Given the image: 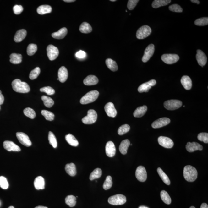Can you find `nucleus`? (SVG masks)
<instances>
[{"label":"nucleus","mask_w":208,"mask_h":208,"mask_svg":"<svg viewBox=\"0 0 208 208\" xmlns=\"http://www.w3.org/2000/svg\"><path fill=\"white\" fill-rule=\"evenodd\" d=\"M79 30L81 33L88 34L92 31V28L89 24L86 22H83L80 25Z\"/></svg>","instance_id":"33"},{"label":"nucleus","mask_w":208,"mask_h":208,"mask_svg":"<svg viewBox=\"0 0 208 208\" xmlns=\"http://www.w3.org/2000/svg\"><path fill=\"white\" fill-rule=\"evenodd\" d=\"M156 80L152 79L145 83H143L139 86L138 89V91L140 93L143 92H148L151 87L155 86L156 84Z\"/></svg>","instance_id":"15"},{"label":"nucleus","mask_w":208,"mask_h":208,"mask_svg":"<svg viewBox=\"0 0 208 208\" xmlns=\"http://www.w3.org/2000/svg\"><path fill=\"white\" fill-rule=\"evenodd\" d=\"M75 0H64V1L66 3H72L75 1Z\"/></svg>","instance_id":"59"},{"label":"nucleus","mask_w":208,"mask_h":208,"mask_svg":"<svg viewBox=\"0 0 208 208\" xmlns=\"http://www.w3.org/2000/svg\"><path fill=\"white\" fill-rule=\"evenodd\" d=\"M170 0H155L153 1L152 4L153 8H156L161 6H164L167 5L171 3Z\"/></svg>","instance_id":"32"},{"label":"nucleus","mask_w":208,"mask_h":208,"mask_svg":"<svg viewBox=\"0 0 208 208\" xmlns=\"http://www.w3.org/2000/svg\"><path fill=\"white\" fill-rule=\"evenodd\" d=\"M130 127L128 124H123L121 126L118 130V133L120 135H123L128 132L130 130Z\"/></svg>","instance_id":"44"},{"label":"nucleus","mask_w":208,"mask_h":208,"mask_svg":"<svg viewBox=\"0 0 208 208\" xmlns=\"http://www.w3.org/2000/svg\"><path fill=\"white\" fill-rule=\"evenodd\" d=\"M37 11L39 14L43 15L52 12V8L49 5H42L37 8Z\"/></svg>","instance_id":"30"},{"label":"nucleus","mask_w":208,"mask_h":208,"mask_svg":"<svg viewBox=\"0 0 208 208\" xmlns=\"http://www.w3.org/2000/svg\"><path fill=\"white\" fill-rule=\"evenodd\" d=\"M110 1L115 2V1H116V0H110Z\"/></svg>","instance_id":"63"},{"label":"nucleus","mask_w":208,"mask_h":208,"mask_svg":"<svg viewBox=\"0 0 208 208\" xmlns=\"http://www.w3.org/2000/svg\"><path fill=\"white\" fill-rule=\"evenodd\" d=\"M200 208H208V205L205 203H204L201 205Z\"/></svg>","instance_id":"57"},{"label":"nucleus","mask_w":208,"mask_h":208,"mask_svg":"<svg viewBox=\"0 0 208 208\" xmlns=\"http://www.w3.org/2000/svg\"><path fill=\"white\" fill-rule=\"evenodd\" d=\"M199 140L203 141L205 144L208 143V134L207 133H201L197 136Z\"/></svg>","instance_id":"50"},{"label":"nucleus","mask_w":208,"mask_h":208,"mask_svg":"<svg viewBox=\"0 0 208 208\" xmlns=\"http://www.w3.org/2000/svg\"><path fill=\"white\" fill-rule=\"evenodd\" d=\"M127 202V199L125 196L122 194H117L111 196L108 199L109 203L112 205H122Z\"/></svg>","instance_id":"4"},{"label":"nucleus","mask_w":208,"mask_h":208,"mask_svg":"<svg viewBox=\"0 0 208 208\" xmlns=\"http://www.w3.org/2000/svg\"><path fill=\"white\" fill-rule=\"evenodd\" d=\"M76 56L79 59L84 58L86 56V53L84 51L80 50L76 53Z\"/></svg>","instance_id":"55"},{"label":"nucleus","mask_w":208,"mask_h":208,"mask_svg":"<svg viewBox=\"0 0 208 208\" xmlns=\"http://www.w3.org/2000/svg\"><path fill=\"white\" fill-rule=\"evenodd\" d=\"M195 24L198 26H205L208 25V18L204 17L198 19L195 21Z\"/></svg>","instance_id":"47"},{"label":"nucleus","mask_w":208,"mask_h":208,"mask_svg":"<svg viewBox=\"0 0 208 208\" xmlns=\"http://www.w3.org/2000/svg\"><path fill=\"white\" fill-rule=\"evenodd\" d=\"M170 122L169 118H162L153 122L151 126L153 129H158L168 125Z\"/></svg>","instance_id":"14"},{"label":"nucleus","mask_w":208,"mask_h":208,"mask_svg":"<svg viewBox=\"0 0 208 208\" xmlns=\"http://www.w3.org/2000/svg\"><path fill=\"white\" fill-rule=\"evenodd\" d=\"M169 9L170 11L176 13H182L183 9L179 5L177 4H174L169 7Z\"/></svg>","instance_id":"51"},{"label":"nucleus","mask_w":208,"mask_h":208,"mask_svg":"<svg viewBox=\"0 0 208 208\" xmlns=\"http://www.w3.org/2000/svg\"><path fill=\"white\" fill-rule=\"evenodd\" d=\"M186 148L187 151L189 152H193L196 151H202L203 146L199 143L193 142L192 143L189 142L187 143L186 145Z\"/></svg>","instance_id":"20"},{"label":"nucleus","mask_w":208,"mask_h":208,"mask_svg":"<svg viewBox=\"0 0 208 208\" xmlns=\"http://www.w3.org/2000/svg\"><path fill=\"white\" fill-rule=\"evenodd\" d=\"M106 64L109 69L114 72L117 71L118 69V66L117 63L115 61L112 60L111 59H107L106 60Z\"/></svg>","instance_id":"34"},{"label":"nucleus","mask_w":208,"mask_h":208,"mask_svg":"<svg viewBox=\"0 0 208 208\" xmlns=\"http://www.w3.org/2000/svg\"><path fill=\"white\" fill-rule=\"evenodd\" d=\"M151 28L147 25H144L138 29L136 32V36L139 40H143L151 35Z\"/></svg>","instance_id":"5"},{"label":"nucleus","mask_w":208,"mask_h":208,"mask_svg":"<svg viewBox=\"0 0 208 208\" xmlns=\"http://www.w3.org/2000/svg\"><path fill=\"white\" fill-rule=\"evenodd\" d=\"M27 35L26 30L24 29L18 30L15 34L14 41L16 42H21L24 40Z\"/></svg>","instance_id":"25"},{"label":"nucleus","mask_w":208,"mask_h":208,"mask_svg":"<svg viewBox=\"0 0 208 208\" xmlns=\"http://www.w3.org/2000/svg\"><path fill=\"white\" fill-rule=\"evenodd\" d=\"M190 208H195V207H194V206H191Z\"/></svg>","instance_id":"64"},{"label":"nucleus","mask_w":208,"mask_h":208,"mask_svg":"<svg viewBox=\"0 0 208 208\" xmlns=\"http://www.w3.org/2000/svg\"><path fill=\"white\" fill-rule=\"evenodd\" d=\"M139 208H149L147 207H145V206H140Z\"/></svg>","instance_id":"61"},{"label":"nucleus","mask_w":208,"mask_h":208,"mask_svg":"<svg viewBox=\"0 0 208 208\" xmlns=\"http://www.w3.org/2000/svg\"><path fill=\"white\" fill-rule=\"evenodd\" d=\"M37 47L36 44H29L27 49V52L29 56H32L36 52Z\"/></svg>","instance_id":"45"},{"label":"nucleus","mask_w":208,"mask_h":208,"mask_svg":"<svg viewBox=\"0 0 208 208\" xmlns=\"http://www.w3.org/2000/svg\"><path fill=\"white\" fill-rule=\"evenodd\" d=\"M26 117L30 118L33 119L36 116V114L33 109L29 108H25L23 111Z\"/></svg>","instance_id":"42"},{"label":"nucleus","mask_w":208,"mask_h":208,"mask_svg":"<svg viewBox=\"0 0 208 208\" xmlns=\"http://www.w3.org/2000/svg\"><path fill=\"white\" fill-rule=\"evenodd\" d=\"M8 208H14V207L13 206H10V207H8Z\"/></svg>","instance_id":"62"},{"label":"nucleus","mask_w":208,"mask_h":208,"mask_svg":"<svg viewBox=\"0 0 208 208\" xmlns=\"http://www.w3.org/2000/svg\"><path fill=\"white\" fill-rule=\"evenodd\" d=\"M179 59V57L176 54H164L161 57V60L168 64L175 63Z\"/></svg>","instance_id":"8"},{"label":"nucleus","mask_w":208,"mask_h":208,"mask_svg":"<svg viewBox=\"0 0 208 208\" xmlns=\"http://www.w3.org/2000/svg\"><path fill=\"white\" fill-rule=\"evenodd\" d=\"M66 173L70 176L73 177L76 174V169L75 165L73 163L66 164L65 167Z\"/></svg>","instance_id":"28"},{"label":"nucleus","mask_w":208,"mask_h":208,"mask_svg":"<svg viewBox=\"0 0 208 208\" xmlns=\"http://www.w3.org/2000/svg\"><path fill=\"white\" fill-rule=\"evenodd\" d=\"M10 62L13 64H19L21 63L23 57L21 54L12 53L10 56Z\"/></svg>","instance_id":"31"},{"label":"nucleus","mask_w":208,"mask_h":208,"mask_svg":"<svg viewBox=\"0 0 208 208\" xmlns=\"http://www.w3.org/2000/svg\"><path fill=\"white\" fill-rule=\"evenodd\" d=\"M102 174V170L100 168H97L93 170L90 174V179L93 180L96 179L100 178Z\"/></svg>","instance_id":"38"},{"label":"nucleus","mask_w":208,"mask_h":208,"mask_svg":"<svg viewBox=\"0 0 208 208\" xmlns=\"http://www.w3.org/2000/svg\"><path fill=\"white\" fill-rule=\"evenodd\" d=\"M99 95V93L96 90L89 92L85 95L80 100V103L82 105H86L92 103L97 100Z\"/></svg>","instance_id":"3"},{"label":"nucleus","mask_w":208,"mask_h":208,"mask_svg":"<svg viewBox=\"0 0 208 208\" xmlns=\"http://www.w3.org/2000/svg\"><path fill=\"white\" fill-rule=\"evenodd\" d=\"M97 112L95 110H90L88 111V115L82 119L83 123L90 124L95 123L97 119Z\"/></svg>","instance_id":"6"},{"label":"nucleus","mask_w":208,"mask_h":208,"mask_svg":"<svg viewBox=\"0 0 208 208\" xmlns=\"http://www.w3.org/2000/svg\"><path fill=\"white\" fill-rule=\"evenodd\" d=\"M40 91L41 92H44L49 95H52L55 93V90L50 86L44 87L41 88Z\"/></svg>","instance_id":"49"},{"label":"nucleus","mask_w":208,"mask_h":208,"mask_svg":"<svg viewBox=\"0 0 208 208\" xmlns=\"http://www.w3.org/2000/svg\"><path fill=\"white\" fill-rule=\"evenodd\" d=\"M191 1L193 3H196V4H200V1H198V0H191Z\"/></svg>","instance_id":"58"},{"label":"nucleus","mask_w":208,"mask_h":208,"mask_svg":"<svg viewBox=\"0 0 208 208\" xmlns=\"http://www.w3.org/2000/svg\"><path fill=\"white\" fill-rule=\"evenodd\" d=\"M41 72L40 68L39 67H36L35 69L32 70L30 72L29 77L30 79L34 80L37 78L40 74Z\"/></svg>","instance_id":"48"},{"label":"nucleus","mask_w":208,"mask_h":208,"mask_svg":"<svg viewBox=\"0 0 208 208\" xmlns=\"http://www.w3.org/2000/svg\"><path fill=\"white\" fill-rule=\"evenodd\" d=\"M4 97L2 94L1 91L0 90V110H1V105L4 103Z\"/></svg>","instance_id":"56"},{"label":"nucleus","mask_w":208,"mask_h":208,"mask_svg":"<svg viewBox=\"0 0 208 208\" xmlns=\"http://www.w3.org/2000/svg\"><path fill=\"white\" fill-rule=\"evenodd\" d=\"M158 142L160 145L167 148L173 147L174 143L172 139L165 136H160L158 138Z\"/></svg>","instance_id":"13"},{"label":"nucleus","mask_w":208,"mask_h":208,"mask_svg":"<svg viewBox=\"0 0 208 208\" xmlns=\"http://www.w3.org/2000/svg\"><path fill=\"white\" fill-rule=\"evenodd\" d=\"M183 173L184 178L189 182L195 181L197 178V170L191 165H187L184 167Z\"/></svg>","instance_id":"2"},{"label":"nucleus","mask_w":208,"mask_h":208,"mask_svg":"<svg viewBox=\"0 0 208 208\" xmlns=\"http://www.w3.org/2000/svg\"><path fill=\"white\" fill-rule=\"evenodd\" d=\"M105 110L108 117L114 118L116 116L117 111L114 106V104L112 102H109L105 105Z\"/></svg>","instance_id":"16"},{"label":"nucleus","mask_w":208,"mask_h":208,"mask_svg":"<svg viewBox=\"0 0 208 208\" xmlns=\"http://www.w3.org/2000/svg\"><path fill=\"white\" fill-rule=\"evenodd\" d=\"M160 197H161V200L165 204L168 205L171 204L172 202L171 198L166 191H161L160 193Z\"/></svg>","instance_id":"37"},{"label":"nucleus","mask_w":208,"mask_h":208,"mask_svg":"<svg viewBox=\"0 0 208 208\" xmlns=\"http://www.w3.org/2000/svg\"><path fill=\"white\" fill-rule=\"evenodd\" d=\"M106 153L107 156L112 157L115 156L116 148L115 144L112 141H109L107 143L105 147Z\"/></svg>","instance_id":"19"},{"label":"nucleus","mask_w":208,"mask_h":208,"mask_svg":"<svg viewBox=\"0 0 208 208\" xmlns=\"http://www.w3.org/2000/svg\"><path fill=\"white\" fill-rule=\"evenodd\" d=\"M48 140L49 144L52 145L53 147L54 148L57 147V140L53 133L52 132H49V133Z\"/></svg>","instance_id":"41"},{"label":"nucleus","mask_w":208,"mask_h":208,"mask_svg":"<svg viewBox=\"0 0 208 208\" xmlns=\"http://www.w3.org/2000/svg\"><path fill=\"white\" fill-rule=\"evenodd\" d=\"M66 141L70 145L73 146H77L79 145V143L75 137L71 134H69L65 136Z\"/></svg>","instance_id":"35"},{"label":"nucleus","mask_w":208,"mask_h":208,"mask_svg":"<svg viewBox=\"0 0 208 208\" xmlns=\"http://www.w3.org/2000/svg\"><path fill=\"white\" fill-rule=\"evenodd\" d=\"M147 110V107L145 105L138 107L134 111V117L140 118L144 116L146 113Z\"/></svg>","instance_id":"29"},{"label":"nucleus","mask_w":208,"mask_h":208,"mask_svg":"<svg viewBox=\"0 0 208 208\" xmlns=\"http://www.w3.org/2000/svg\"><path fill=\"white\" fill-rule=\"evenodd\" d=\"M130 142L128 139L124 140L121 142L120 146H119V150L120 152L123 155H125L127 152V150L129 146L130 145Z\"/></svg>","instance_id":"27"},{"label":"nucleus","mask_w":208,"mask_h":208,"mask_svg":"<svg viewBox=\"0 0 208 208\" xmlns=\"http://www.w3.org/2000/svg\"><path fill=\"white\" fill-rule=\"evenodd\" d=\"M58 79L61 83H64L67 80L68 76V70L64 66H62L58 72Z\"/></svg>","instance_id":"21"},{"label":"nucleus","mask_w":208,"mask_h":208,"mask_svg":"<svg viewBox=\"0 0 208 208\" xmlns=\"http://www.w3.org/2000/svg\"><path fill=\"white\" fill-rule=\"evenodd\" d=\"M158 175L163 181L164 182L165 184L167 185H170V181L167 175L165 173V172L163 171V170L160 168H158L157 170Z\"/></svg>","instance_id":"36"},{"label":"nucleus","mask_w":208,"mask_h":208,"mask_svg":"<svg viewBox=\"0 0 208 208\" xmlns=\"http://www.w3.org/2000/svg\"><path fill=\"white\" fill-rule=\"evenodd\" d=\"M135 175L136 178L139 181L144 182L147 179V173L144 167L140 166L136 169Z\"/></svg>","instance_id":"10"},{"label":"nucleus","mask_w":208,"mask_h":208,"mask_svg":"<svg viewBox=\"0 0 208 208\" xmlns=\"http://www.w3.org/2000/svg\"><path fill=\"white\" fill-rule=\"evenodd\" d=\"M47 56L49 60L53 61L57 58L59 55V52L57 47L50 44L47 48Z\"/></svg>","instance_id":"9"},{"label":"nucleus","mask_w":208,"mask_h":208,"mask_svg":"<svg viewBox=\"0 0 208 208\" xmlns=\"http://www.w3.org/2000/svg\"><path fill=\"white\" fill-rule=\"evenodd\" d=\"M35 208H48L46 207H44V206H37V207H36Z\"/></svg>","instance_id":"60"},{"label":"nucleus","mask_w":208,"mask_h":208,"mask_svg":"<svg viewBox=\"0 0 208 208\" xmlns=\"http://www.w3.org/2000/svg\"><path fill=\"white\" fill-rule=\"evenodd\" d=\"M155 52V46L153 44L148 45L145 49L144 56L142 58L143 62L146 63L152 57Z\"/></svg>","instance_id":"12"},{"label":"nucleus","mask_w":208,"mask_h":208,"mask_svg":"<svg viewBox=\"0 0 208 208\" xmlns=\"http://www.w3.org/2000/svg\"><path fill=\"white\" fill-rule=\"evenodd\" d=\"M139 2V0H129L128 2V8L129 10L134 9Z\"/></svg>","instance_id":"53"},{"label":"nucleus","mask_w":208,"mask_h":208,"mask_svg":"<svg viewBox=\"0 0 208 208\" xmlns=\"http://www.w3.org/2000/svg\"><path fill=\"white\" fill-rule=\"evenodd\" d=\"M16 135L19 141L23 145L27 147L31 145V141L26 134L23 132H19L16 133Z\"/></svg>","instance_id":"11"},{"label":"nucleus","mask_w":208,"mask_h":208,"mask_svg":"<svg viewBox=\"0 0 208 208\" xmlns=\"http://www.w3.org/2000/svg\"><path fill=\"white\" fill-rule=\"evenodd\" d=\"M8 183L6 178L3 176L0 177V187L3 189H7L8 187Z\"/></svg>","instance_id":"52"},{"label":"nucleus","mask_w":208,"mask_h":208,"mask_svg":"<svg viewBox=\"0 0 208 208\" xmlns=\"http://www.w3.org/2000/svg\"><path fill=\"white\" fill-rule=\"evenodd\" d=\"M34 186L37 190L44 189L45 188V181L43 177L41 176L36 177L34 181Z\"/></svg>","instance_id":"23"},{"label":"nucleus","mask_w":208,"mask_h":208,"mask_svg":"<svg viewBox=\"0 0 208 208\" xmlns=\"http://www.w3.org/2000/svg\"><path fill=\"white\" fill-rule=\"evenodd\" d=\"M98 78L96 76L90 75L85 78L83 83L87 86H91L96 85L98 83Z\"/></svg>","instance_id":"22"},{"label":"nucleus","mask_w":208,"mask_h":208,"mask_svg":"<svg viewBox=\"0 0 208 208\" xmlns=\"http://www.w3.org/2000/svg\"><path fill=\"white\" fill-rule=\"evenodd\" d=\"M112 185V178L111 176H108L106 179L103 185V188L105 190H108L111 188Z\"/></svg>","instance_id":"46"},{"label":"nucleus","mask_w":208,"mask_h":208,"mask_svg":"<svg viewBox=\"0 0 208 208\" xmlns=\"http://www.w3.org/2000/svg\"><path fill=\"white\" fill-rule=\"evenodd\" d=\"M182 86L186 90H190L192 87V81L190 78L187 76H183L181 79Z\"/></svg>","instance_id":"24"},{"label":"nucleus","mask_w":208,"mask_h":208,"mask_svg":"<svg viewBox=\"0 0 208 208\" xmlns=\"http://www.w3.org/2000/svg\"><path fill=\"white\" fill-rule=\"evenodd\" d=\"M23 11V8L21 5H15L13 7L14 13L15 14H19Z\"/></svg>","instance_id":"54"},{"label":"nucleus","mask_w":208,"mask_h":208,"mask_svg":"<svg viewBox=\"0 0 208 208\" xmlns=\"http://www.w3.org/2000/svg\"><path fill=\"white\" fill-rule=\"evenodd\" d=\"M3 146L8 151H20V148L12 141H6L3 143Z\"/></svg>","instance_id":"18"},{"label":"nucleus","mask_w":208,"mask_h":208,"mask_svg":"<svg viewBox=\"0 0 208 208\" xmlns=\"http://www.w3.org/2000/svg\"><path fill=\"white\" fill-rule=\"evenodd\" d=\"M41 113L45 118L46 120L49 121L54 120V115L52 112L46 110H42Z\"/></svg>","instance_id":"43"},{"label":"nucleus","mask_w":208,"mask_h":208,"mask_svg":"<svg viewBox=\"0 0 208 208\" xmlns=\"http://www.w3.org/2000/svg\"><path fill=\"white\" fill-rule=\"evenodd\" d=\"M41 99L44 102V105L47 108H51L54 105L53 100L50 97L46 96H42Z\"/></svg>","instance_id":"40"},{"label":"nucleus","mask_w":208,"mask_h":208,"mask_svg":"<svg viewBox=\"0 0 208 208\" xmlns=\"http://www.w3.org/2000/svg\"><path fill=\"white\" fill-rule=\"evenodd\" d=\"M197 54H196V59L199 65L204 66L205 65L207 62V57L205 54L202 51L198 49L197 51Z\"/></svg>","instance_id":"17"},{"label":"nucleus","mask_w":208,"mask_h":208,"mask_svg":"<svg viewBox=\"0 0 208 208\" xmlns=\"http://www.w3.org/2000/svg\"><path fill=\"white\" fill-rule=\"evenodd\" d=\"M68 33V30L66 28H63L57 32H54L52 34V36L56 39H62L65 37Z\"/></svg>","instance_id":"26"},{"label":"nucleus","mask_w":208,"mask_h":208,"mask_svg":"<svg viewBox=\"0 0 208 208\" xmlns=\"http://www.w3.org/2000/svg\"><path fill=\"white\" fill-rule=\"evenodd\" d=\"M76 197L72 195L67 196L65 199V202L66 204L70 207H73L76 205Z\"/></svg>","instance_id":"39"},{"label":"nucleus","mask_w":208,"mask_h":208,"mask_svg":"<svg viewBox=\"0 0 208 208\" xmlns=\"http://www.w3.org/2000/svg\"><path fill=\"white\" fill-rule=\"evenodd\" d=\"M182 105L180 101L172 100L167 101L164 103L165 108L169 110H174L180 108Z\"/></svg>","instance_id":"7"},{"label":"nucleus","mask_w":208,"mask_h":208,"mask_svg":"<svg viewBox=\"0 0 208 208\" xmlns=\"http://www.w3.org/2000/svg\"><path fill=\"white\" fill-rule=\"evenodd\" d=\"M12 86L15 91L19 93H28L30 91V86L28 83L22 82L19 79H16L13 81Z\"/></svg>","instance_id":"1"}]
</instances>
